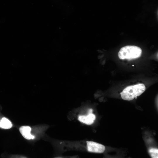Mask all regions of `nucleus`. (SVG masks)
<instances>
[{"mask_svg":"<svg viewBox=\"0 0 158 158\" xmlns=\"http://www.w3.org/2000/svg\"><path fill=\"white\" fill-rule=\"evenodd\" d=\"M145 89V85L142 83L128 86L120 93L121 96L124 100H132L141 95Z\"/></svg>","mask_w":158,"mask_h":158,"instance_id":"f257e3e1","label":"nucleus"},{"mask_svg":"<svg viewBox=\"0 0 158 158\" xmlns=\"http://www.w3.org/2000/svg\"><path fill=\"white\" fill-rule=\"evenodd\" d=\"M142 52V49L140 47L135 46L128 45L120 49L118 56L121 59H132L140 57Z\"/></svg>","mask_w":158,"mask_h":158,"instance_id":"f03ea898","label":"nucleus"},{"mask_svg":"<svg viewBox=\"0 0 158 158\" xmlns=\"http://www.w3.org/2000/svg\"><path fill=\"white\" fill-rule=\"evenodd\" d=\"M87 149L90 152L102 153L105 150V146L101 144L92 141L87 142Z\"/></svg>","mask_w":158,"mask_h":158,"instance_id":"7ed1b4c3","label":"nucleus"},{"mask_svg":"<svg viewBox=\"0 0 158 158\" xmlns=\"http://www.w3.org/2000/svg\"><path fill=\"white\" fill-rule=\"evenodd\" d=\"M96 116L94 114L88 113L87 115H80L78 116V120L82 123L90 125L92 124L95 119Z\"/></svg>","mask_w":158,"mask_h":158,"instance_id":"20e7f679","label":"nucleus"},{"mask_svg":"<svg viewBox=\"0 0 158 158\" xmlns=\"http://www.w3.org/2000/svg\"><path fill=\"white\" fill-rule=\"evenodd\" d=\"M19 130L22 136L25 139L30 140L34 138V136L31 134V128L29 126H22L20 128Z\"/></svg>","mask_w":158,"mask_h":158,"instance_id":"39448f33","label":"nucleus"},{"mask_svg":"<svg viewBox=\"0 0 158 158\" xmlns=\"http://www.w3.org/2000/svg\"><path fill=\"white\" fill-rule=\"evenodd\" d=\"M12 126L11 121L5 117H3L0 120V127L6 129H9Z\"/></svg>","mask_w":158,"mask_h":158,"instance_id":"423d86ee","label":"nucleus"},{"mask_svg":"<svg viewBox=\"0 0 158 158\" xmlns=\"http://www.w3.org/2000/svg\"><path fill=\"white\" fill-rule=\"evenodd\" d=\"M149 152L152 158H158V149L154 148H151L149 150Z\"/></svg>","mask_w":158,"mask_h":158,"instance_id":"0eeeda50","label":"nucleus"},{"mask_svg":"<svg viewBox=\"0 0 158 158\" xmlns=\"http://www.w3.org/2000/svg\"><path fill=\"white\" fill-rule=\"evenodd\" d=\"M92 111H93V110L92 109H89V110L88 111V113H92Z\"/></svg>","mask_w":158,"mask_h":158,"instance_id":"6e6552de","label":"nucleus"}]
</instances>
